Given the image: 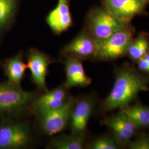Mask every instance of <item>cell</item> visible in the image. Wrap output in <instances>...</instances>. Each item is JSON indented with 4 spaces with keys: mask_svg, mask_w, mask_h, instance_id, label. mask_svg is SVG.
Instances as JSON below:
<instances>
[{
    "mask_svg": "<svg viewBox=\"0 0 149 149\" xmlns=\"http://www.w3.org/2000/svg\"><path fill=\"white\" fill-rule=\"evenodd\" d=\"M101 124L112 131L121 148L127 146L138 130L128 116L120 111L117 114L104 118Z\"/></svg>",
    "mask_w": 149,
    "mask_h": 149,
    "instance_id": "cell-10",
    "label": "cell"
},
{
    "mask_svg": "<svg viewBox=\"0 0 149 149\" xmlns=\"http://www.w3.org/2000/svg\"><path fill=\"white\" fill-rule=\"evenodd\" d=\"M74 100V98L71 97L63 106L36 114L39 127L43 133L53 136L61 133L67 128Z\"/></svg>",
    "mask_w": 149,
    "mask_h": 149,
    "instance_id": "cell-6",
    "label": "cell"
},
{
    "mask_svg": "<svg viewBox=\"0 0 149 149\" xmlns=\"http://www.w3.org/2000/svg\"><path fill=\"white\" fill-rule=\"evenodd\" d=\"M149 52V37L145 33H141L135 39H133L127 55L133 61L137 62Z\"/></svg>",
    "mask_w": 149,
    "mask_h": 149,
    "instance_id": "cell-19",
    "label": "cell"
},
{
    "mask_svg": "<svg viewBox=\"0 0 149 149\" xmlns=\"http://www.w3.org/2000/svg\"><path fill=\"white\" fill-rule=\"evenodd\" d=\"M144 2H145L146 3H149V0H143Z\"/></svg>",
    "mask_w": 149,
    "mask_h": 149,
    "instance_id": "cell-24",
    "label": "cell"
},
{
    "mask_svg": "<svg viewBox=\"0 0 149 149\" xmlns=\"http://www.w3.org/2000/svg\"><path fill=\"white\" fill-rule=\"evenodd\" d=\"M96 105V98L92 95L74 98L69 125L71 133L86 136L87 126Z\"/></svg>",
    "mask_w": 149,
    "mask_h": 149,
    "instance_id": "cell-7",
    "label": "cell"
},
{
    "mask_svg": "<svg viewBox=\"0 0 149 149\" xmlns=\"http://www.w3.org/2000/svg\"><path fill=\"white\" fill-rule=\"evenodd\" d=\"M125 25L104 8L96 7L87 15L85 29L95 40H100L109 37Z\"/></svg>",
    "mask_w": 149,
    "mask_h": 149,
    "instance_id": "cell-5",
    "label": "cell"
},
{
    "mask_svg": "<svg viewBox=\"0 0 149 149\" xmlns=\"http://www.w3.org/2000/svg\"><path fill=\"white\" fill-rule=\"evenodd\" d=\"M88 149H119L120 146L113 135H103L92 140L87 145Z\"/></svg>",
    "mask_w": 149,
    "mask_h": 149,
    "instance_id": "cell-20",
    "label": "cell"
},
{
    "mask_svg": "<svg viewBox=\"0 0 149 149\" xmlns=\"http://www.w3.org/2000/svg\"><path fill=\"white\" fill-rule=\"evenodd\" d=\"M104 8L125 24L142 13L146 3L143 0H102Z\"/></svg>",
    "mask_w": 149,
    "mask_h": 149,
    "instance_id": "cell-11",
    "label": "cell"
},
{
    "mask_svg": "<svg viewBox=\"0 0 149 149\" xmlns=\"http://www.w3.org/2000/svg\"><path fill=\"white\" fill-rule=\"evenodd\" d=\"M21 0H0V41L16 19Z\"/></svg>",
    "mask_w": 149,
    "mask_h": 149,
    "instance_id": "cell-16",
    "label": "cell"
},
{
    "mask_svg": "<svg viewBox=\"0 0 149 149\" xmlns=\"http://www.w3.org/2000/svg\"><path fill=\"white\" fill-rule=\"evenodd\" d=\"M149 75L125 63L116 71L112 90L99 107L100 113L122 109L130 105L142 91H149Z\"/></svg>",
    "mask_w": 149,
    "mask_h": 149,
    "instance_id": "cell-1",
    "label": "cell"
},
{
    "mask_svg": "<svg viewBox=\"0 0 149 149\" xmlns=\"http://www.w3.org/2000/svg\"><path fill=\"white\" fill-rule=\"evenodd\" d=\"M143 58L145 59L146 61H148L149 63V52L148 53L146 54Z\"/></svg>",
    "mask_w": 149,
    "mask_h": 149,
    "instance_id": "cell-23",
    "label": "cell"
},
{
    "mask_svg": "<svg viewBox=\"0 0 149 149\" xmlns=\"http://www.w3.org/2000/svg\"><path fill=\"white\" fill-rule=\"evenodd\" d=\"M86 146V136L74 134H63L51 139L47 149H82Z\"/></svg>",
    "mask_w": 149,
    "mask_h": 149,
    "instance_id": "cell-17",
    "label": "cell"
},
{
    "mask_svg": "<svg viewBox=\"0 0 149 149\" xmlns=\"http://www.w3.org/2000/svg\"><path fill=\"white\" fill-rule=\"evenodd\" d=\"M0 123V149L28 148L33 143L32 129L27 123L4 119Z\"/></svg>",
    "mask_w": 149,
    "mask_h": 149,
    "instance_id": "cell-4",
    "label": "cell"
},
{
    "mask_svg": "<svg viewBox=\"0 0 149 149\" xmlns=\"http://www.w3.org/2000/svg\"><path fill=\"white\" fill-rule=\"evenodd\" d=\"M130 149H149V136L141 135L134 140H130L127 146Z\"/></svg>",
    "mask_w": 149,
    "mask_h": 149,
    "instance_id": "cell-21",
    "label": "cell"
},
{
    "mask_svg": "<svg viewBox=\"0 0 149 149\" xmlns=\"http://www.w3.org/2000/svg\"><path fill=\"white\" fill-rule=\"evenodd\" d=\"M47 23L55 34L67 31L73 24L70 10V0H58L56 7L46 17Z\"/></svg>",
    "mask_w": 149,
    "mask_h": 149,
    "instance_id": "cell-13",
    "label": "cell"
},
{
    "mask_svg": "<svg viewBox=\"0 0 149 149\" xmlns=\"http://www.w3.org/2000/svg\"><path fill=\"white\" fill-rule=\"evenodd\" d=\"M97 40L84 29L60 50L63 58L72 57L81 60L96 58Z\"/></svg>",
    "mask_w": 149,
    "mask_h": 149,
    "instance_id": "cell-9",
    "label": "cell"
},
{
    "mask_svg": "<svg viewBox=\"0 0 149 149\" xmlns=\"http://www.w3.org/2000/svg\"><path fill=\"white\" fill-rule=\"evenodd\" d=\"M27 69L29 70L33 84L41 92L48 91L46 82L49 66L53 63L50 55L36 48H30L27 53Z\"/></svg>",
    "mask_w": 149,
    "mask_h": 149,
    "instance_id": "cell-8",
    "label": "cell"
},
{
    "mask_svg": "<svg viewBox=\"0 0 149 149\" xmlns=\"http://www.w3.org/2000/svg\"><path fill=\"white\" fill-rule=\"evenodd\" d=\"M68 91L69 89L63 84L52 90L38 95L33 102L32 111L37 114L63 106L71 98Z\"/></svg>",
    "mask_w": 149,
    "mask_h": 149,
    "instance_id": "cell-12",
    "label": "cell"
},
{
    "mask_svg": "<svg viewBox=\"0 0 149 149\" xmlns=\"http://www.w3.org/2000/svg\"><path fill=\"white\" fill-rule=\"evenodd\" d=\"M139 70L145 74L149 75V63L144 58H141L137 62Z\"/></svg>",
    "mask_w": 149,
    "mask_h": 149,
    "instance_id": "cell-22",
    "label": "cell"
},
{
    "mask_svg": "<svg viewBox=\"0 0 149 149\" xmlns=\"http://www.w3.org/2000/svg\"><path fill=\"white\" fill-rule=\"evenodd\" d=\"M38 95L24 91L8 81L0 84V117L16 119L32 111L33 102Z\"/></svg>",
    "mask_w": 149,
    "mask_h": 149,
    "instance_id": "cell-2",
    "label": "cell"
},
{
    "mask_svg": "<svg viewBox=\"0 0 149 149\" xmlns=\"http://www.w3.org/2000/svg\"><path fill=\"white\" fill-rule=\"evenodd\" d=\"M133 36V29L128 24L106 39L97 40L95 60L110 61L124 56Z\"/></svg>",
    "mask_w": 149,
    "mask_h": 149,
    "instance_id": "cell-3",
    "label": "cell"
},
{
    "mask_svg": "<svg viewBox=\"0 0 149 149\" xmlns=\"http://www.w3.org/2000/svg\"><path fill=\"white\" fill-rule=\"evenodd\" d=\"M64 70L66 81L64 85L70 90L73 87H86L92 83V79L86 74L81 59L67 57L64 58Z\"/></svg>",
    "mask_w": 149,
    "mask_h": 149,
    "instance_id": "cell-14",
    "label": "cell"
},
{
    "mask_svg": "<svg viewBox=\"0 0 149 149\" xmlns=\"http://www.w3.org/2000/svg\"><path fill=\"white\" fill-rule=\"evenodd\" d=\"M2 67L8 82L18 87H21L22 81L24 79L27 69L23 60L22 52L14 56L5 59L2 63Z\"/></svg>",
    "mask_w": 149,
    "mask_h": 149,
    "instance_id": "cell-15",
    "label": "cell"
},
{
    "mask_svg": "<svg viewBox=\"0 0 149 149\" xmlns=\"http://www.w3.org/2000/svg\"><path fill=\"white\" fill-rule=\"evenodd\" d=\"M120 111L128 116L137 129L149 127V107L130 104Z\"/></svg>",
    "mask_w": 149,
    "mask_h": 149,
    "instance_id": "cell-18",
    "label": "cell"
}]
</instances>
